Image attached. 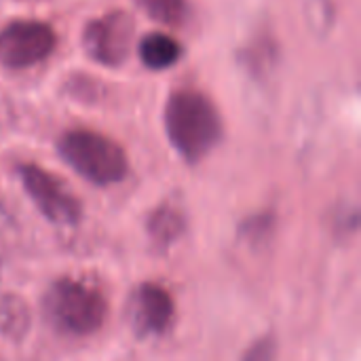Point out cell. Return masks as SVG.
<instances>
[{"label":"cell","instance_id":"cell-1","mask_svg":"<svg viewBox=\"0 0 361 361\" xmlns=\"http://www.w3.org/2000/svg\"><path fill=\"white\" fill-rule=\"evenodd\" d=\"M165 131L176 152L190 165L203 161L224 135L216 104L197 89H176L169 95Z\"/></svg>","mask_w":361,"mask_h":361},{"label":"cell","instance_id":"cell-2","mask_svg":"<svg viewBox=\"0 0 361 361\" xmlns=\"http://www.w3.org/2000/svg\"><path fill=\"white\" fill-rule=\"evenodd\" d=\"M57 152L78 176L95 186H110L125 180L129 171L125 150L108 135L89 129L66 131L57 142Z\"/></svg>","mask_w":361,"mask_h":361},{"label":"cell","instance_id":"cell-3","mask_svg":"<svg viewBox=\"0 0 361 361\" xmlns=\"http://www.w3.org/2000/svg\"><path fill=\"white\" fill-rule=\"evenodd\" d=\"M47 319L66 334L87 336L102 328L106 319L104 296L87 283L74 279H57L42 300Z\"/></svg>","mask_w":361,"mask_h":361},{"label":"cell","instance_id":"cell-4","mask_svg":"<svg viewBox=\"0 0 361 361\" xmlns=\"http://www.w3.org/2000/svg\"><path fill=\"white\" fill-rule=\"evenodd\" d=\"M17 173L25 192L49 222L57 226H74L80 220V201L53 173L32 163L19 165Z\"/></svg>","mask_w":361,"mask_h":361},{"label":"cell","instance_id":"cell-5","mask_svg":"<svg viewBox=\"0 0 361 361\" xmlns=\"http://www.w3.org/2000/svg\"><path fill=\"white\" fill-rule=\"evenodd\" d=\"M135 34V21L125 11H110L91 19L82 32L85 53L106 68H118L127 61Z\"/></svg>","mask_w":361,"mask_h":361},{"label":"cell","instance_id":"cell-6","mask_svg":"<svg viewBox=\"0 0 361 361\" xmlns=\"http://www.w3.org/2000/svg\"><path fill=\"white\" fill-rule=\"evenodd\" d=\"M57 44L55 30L44 21L19 19L0 30V63L11 70L32 68L44 61Z\"/></svg>","mask_w":361,"mask_h":361},{"label":"cell","instance_id":"cell-7","mask_svg":"<svg viewBox=\"0 0 361 361\" xmlns=\"http://www.w3.org/2000/svg\"><path fill=\"white\" fill-rule=\"evenodd\" d=\"M173 300L157 283H142L129 302V322L137 336L163 334L173 322Z\"/></svg>","mask_w":361,"mask_h":361},{"label":"cell","instance_id":"cell-8","mask_svg":"<svg viewBox=\"0 0 361 361\" xmlns=\"http://www.w3.org/2000/svg\"><path fill=\"white\" fill-rule=\"evenodd\" d=\"M137 55H140V61L148 70L161 72V70L173 68L182 59L184 49L173 36L163 34V32H152L140 40Z\"/></svg>","mask_w":361,"mask_h":361},{"label":"cell","instance_id":"cell-9","mask_svg":"<svg viewBox=\"0 0 361 361\" xmlns=\"http://www.w3.org/2000/svg\"><path fill=\"white\" fill-rule=\"evenodd\" d=\"M32 324L27 305L15 294L0 296V334L11 341H21Z\"/></svg>","mask_w":361,"mask_h":361},{"label":"cell","instance_id":"cell-10","mask_svg":"<svg viewBox=\"0 0 361 361\" xmlns=\"http://www.w3.org/2000/svg\"><path fill=\"white\" fill-rule=\"evenodd\" d=\"M148 231H150L152 239L159 245H169V243H173L182 235V231H184V216L180 214V209L163 205V207H159L150 216Z\"/></svg>","mask_w":361,"mask_h":361},{"label":"cell","instance_id":"cell-11","mask_svg":"<svg viewBox=\"0 0 361 361\" xmlns=\"http://www.w3.org/2000/svg\"><path fill=\"white\" fill-rule=\"evenodd\" d=\"M140 8L163 25H180L186 19V0H137Z\"/></svg>","mask_w":361,"mask_h":361},{"label":"cell","instance_id":"cell-12","mask_svg":"<svg viewBox=\"0 0 361 361\" xmlns=\"http://www.w3.org/2000/svg\"><path fill=\"white\" fill-rule=\"evenodd\" d=\"M277 357V345L271 336L256 341L243 355L241 361H275Z\"/></svg>","mask_w":361,"mask_h":361},{"label":"cell","instance_id":"cell-13","mask_svg":"<svg viewBox=\"0 0 361 361\" xmlns=\"http://www.w3.org/2000/svg\"><path fill=\"white\" fill-rule=\"evenodd\" d=\"M23 2H44V0H23Z\"/></svg>","mask_w":361,"mask_h":361}]
</instances>
